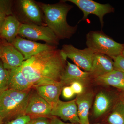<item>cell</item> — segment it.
Masks as SVG:
<instances>
[{
	"mask_svg": "<svg viewBox=\"0 0 124 124\" xmlns=\"http://www.w3.org/2000/svg\"><path fill=\"white\" fill-rule=\"evenodd\" d=\"M67 58L61 50L43 51L24 61L21 71L33 87L60 82Z\"/></svg>",
	"mask_w": 124,
	"mask_h": 124,
	"instance_id": "1",
	"label": "cell"
},
{
	"mask_svg": "<svg viewBox=\"0 0 124 124\" xmlns=\"http://www.w3.org/2000/svg\"><path fill=\"white\" fill-rule=\"evenodd\" d=\"M44 14L45 23L60 39H69L76 33L78 25L70 26L67 20V14L73 6L64 0L50 4L37 2Z\"/></svg>",
	"mask_w": 124,
	"mask_h": 124,
	"instance_id": "2",
	"label": "cell"
},
{
	"mask_svg": "<svg viewBox=\"0 0 124 124\" xmlns=\"http://www.w3.org/2000/svg\"><path fill=\"white\" fill-rule=\"evenodd\" d=\"M31 90L17 91L8 89L0 95V114L4 120H13L25 115Z\"/></svg>",
	"mask_w": 124,
	"mask_h": 124,
	"instance_id": "3",
	"label": "cell"
},
{
	"mask_svg": "<svg viewBox=\"0 0 124 124\" xmlns=\"http://www.w3.org/2000/svg\"><path fill=\"white\" fill-rule=\"evenodd\" d=\"M87 48L95 53L105 54L112 58L122 54L124 44L116 42L102 31H91L86 36Z\"/></svg>",
	"mask_w": 124,
	"mask_h": 124,
	"instance_id": "4",
	"label": "cell"
},
{
	"mask_svg": "<svg viewBox=\"0 0 124 124\" xmlns=\"http://www.w3.org/2000/svg\"><path fill=\"white\" fill-rule=\"evenodd\" d=\"M17 17L22 24L46 26L44 14L37 2L32 0L17 1Z\"/></svg>",
	"mask_w": 124,
	"mask_h": 124,
	"instance_id": "5",
	"label": "cell"
},
{
	"mask_svg": "<svg viewBox=\"0 0 124 124\" xmlns=\"http://www.w3.org/2000/svg\"><path fill=\"white\" fill-rule=\"evenodd\" d=\"M18 35L32 40H41L46 44L57 46L59 40L48 27L34 24H22Z\"/></svg>",
	"mask_w": 124,
	"mask_h": 124,
	"instance_id": "6",
	"label": "cell"
},
{
	"mask_svg": "<svg viewBox=\"0 0 124 124\" xmlns=\"http://www.w3.org/2000/svg\"><path fill=\"white\" fill-rule=\"evenodd\" d=\"M76 5L82 11L83 17L79 22L86 20L90 14L99 18L101 27L104 26L103 17L106 14L114 13L115 9L109 4H101L92 0H66Z\"/></svg>",
	"mask_w": 124,
	"mask_h": 124,
	"instance_id": "7",
	"label": "cell"
},
{
	"mask_svg": "<svg viewBox=\"0 0 124 124\" xmlns=\"http://www.w3.org/2000/svg\"><path fill=\"white\" fill-rule=\"evenodd\" d=\"M61 50L67 58L72 60L78 67L85 71H90L94 55L90 49L87 48L79 49L72 45L65 44L62 46Z\"/></svg>",
	"mask_w": 124,
	"mask_h": 124,
	"instance_id": "8",
	"label": "cell"
},
{
	"mask_svg": "<svg viewBox=\"0 0 124 124\" xmlns=\"http://www.w3.org/2000/svg\"><path fill=\"white\" fill-rule=\"evenodd\" d=\"M11 44L22 54L24 61L43 51L56 49L57 48L56 46L38 43L18 36Z\"/></svg>",
	"mask_w": 124,
	"mask_h": 124,
	"instance_id": "9",
	"label": "cell"
},
{
	"mask_svg": "<svg viewBox=\"0 0 124 124\" xmlns=\"http://www.w3.org/2000/svg\"><path fill=\"white\" fill-rule=\"evenodd\" d=\"M52 107L37 93H31L25 111V115L31 119L44 117L50 119Z\"/></svg>",
	"mask_w": 124,
	"mask_h": 124,
	"instance_id": "10",
	"label": "cell"
},
{
	"mask_svg": "<svg viewBox=\"0 0 124 124\" xmlns=\"http://www.w3.org/2000/svg\"><path fill=\"white\" fill-rule=\"evenodd\" d=\"M51 115L52 116L60 117L64 121L80 124L76 99L67 102L59 100L52 108Z\"/></svg>",
	"mask_w": 124,
	"mask_h": 124,
	"instance_id": "11",
	"label": "cell"
},
{
	"mask_svg": "<svg viewBox=\"0 0 124 124\" xmlns=\"http://www.w3.org/2000/svg\"><path fill=\"white\" fill-rule=\"evenodd\" d=\"M0 58L4 67L8 70L22 66L24 61L21 53L9 43L0 46Z\"/></svg>",
	"mask_w": 124,
	"mask_h": 124,
	"instance_id": "12",
	"label": "cell"
},
{
	"mask_svg": "<svg viewBox=\"0 0 124 124\" xmlns=\"http://www.w3.org/2000/svg\"><path fill=\"white\" fill-rule=\"evenodd\" d=\"M90 77L89 72L81 70L75 64L67 61L66 66L60 78V82L63 87L68 86L75 81L84 84Z\"/></svg>",
	"mask_w": 124,
	"mask_h": 124,
	"instance_id": "13",
	"label": "cell"
},
{
	"mask_svg": "<svg viewBox=\"0 0 124 124\" xmlns=\"http://www.w3.org/2000/svg\"><path fill=\"white\" fill-rule=\"evenodd\" d=\"M114 70V62L111 58L103 54H94L93 64L89 72L91 77L95 78Z\"/></svg>",
	"mask_w": 124,
	"mask_h": 124,
	"instance_id": "14",
	"label": "cell"
},
{
	"mask_svg": "<svg viewBox=\"0 0 124 124\" xmlns=\"http://www.w3.org/2000/svg\"><path fill=\"white\" fill-rule=\"evenodd\" d=\"M36 92L51 107L58 102L63 86L60 82L33 86Z\"/></svg>",
	"mask_w": 124,
	"mask_h": 124,
	"instance_id": "15",
	"label": "cell"
},
{
	"mask_svg": "<svg viewBox=\"0 0 124 124\" xmlns=\"http://www.w3.org/2000/svg\"><path fill=\"white\" fill-rule=\"evenodd\" d=\"M21 24L14 15L8 16L0 30V36L11 44L18 35Z\"/></svg>",
	"mask_w": 124,
	"mask_h": 124,
	"instance_id": "16",
	"label": "cell"
},
{
	"mask_svg": "<svg viewBox=\"0 0 124 124\" xmlns=\"http://www.w3.org/2000/svg\"><path fill=\"white\" fill-rule=\"evenodd\" d=\"M91 92L82 93L76 98L78 115L80 124H90L89 114L93 99Z\"/></svg>",
	"mask_w": 124,
	"mask_h": 124,
	"instance_id": "17",
	"label": "cell"
},
{
	"mask_svg": "<svg viewBox=\"0 0 124 124\" xmlns=\"http://www.w3.org/2000/svg\"><path fill=\"white\" fill-rule=\"evenodd\" d=\"M32 87V85L22 73L20 67L10 70L8 89L23 91L31 89Z\"/></svg>",
	"mask_w": 124,
	"mask_h": 124,
	"instance_id": "18",
	"label": "cell"
},
{
	"mask_svg": "<svg viewBox=\"0 0 124 124\" xmlns=\"http://www.w3.org/2000/svg\"><path fill=\"white\" fill-rule=\"evenodd\" d=\"M95 78L97 82L102 84L124 90V73L120 71L114 70L107 74Z\"/></svg>",
	"mask_w": 124,
	"mask_h": 124,
	"instance_id": "19",
	"label": "cell"
},
{
	"mask_svg": "<svg viewBox=\"0 0 124 124\" xmlns=\"http://www.w3.org/2000/svg\"><path fill=\"white\" fill-rule=\"evenodd\" d=\"M112 100L110 95L105 92L101 91L95 98L93 107V115L98 118L106 113L111 106Z\"/></svg>",
	"mask_w": 124,
	"mask_h": 124,
	"instance_id": "20",
	"label": "cell"
},
{
	"mask_svg": "<svg viewBox=\"0 0 124 124\" xmlns=\"http://www.w3.org/2000/svg\"><path fill=\"white\" fill-rule=\"evenodd\" d=\"M107 121L108 124H124V105L122 101L116 103Z\"/></svg>",
	"mask_w": 124,
	"mask_h": 124,
	"instance_id": "21",
	"label": "cell"
},
{
	"mask_svg": "<svg viewBox=\"0 0 124 124\" xmlns=\"http://www.w3.org/2000/svg\"><path fill=\"white\" fill-rule=\"evenodd\" d=\"M10 70L4 67L0 61V95L8 89Z\"/></svg>",
	"mask_w": 124,
	"mask_h": 124,
	"instance_id": "22",
	"label": "cell"
},
{
	"mask_svg": "<svg viewBox=\"0 0 124 124\" xmlns=\"http://www.w3.org/2000/svg\"><path fill=\"white\" fill-rule=\"evenodd\" d=\"M112 59L114 62V70L124 73V57L120 55Z\"/></svg>",
	"mask_w": 124,
	"mask_h": 124,
	"instance_id": "23",
	"label": "cell"
},
{
	"mask_svg": "<svg viewBox=\"0 0 124 124\" xmlns=\"http://www.w3.org/2000/svg\"><path fill=\"white\" fill-rule=\"evenodd\" d=\"M31 120L29 116L23 115L8 121L6 124H28Z\"/></svg>",
	"mask_w": 124,
	"mask_h": 124,
	"instance_id": "24",
	"label": "cell"
},
{
	"mask_svg": "<svg viewBox=\"0 0 124 124\" xmlns=\"http://www.w3.org/2000/svg\"><path fill=\"white\" fill-rule=\"evenodd\" d=\"M11 2L10 1L0 0V11L6 15H11Z\"/></svg>",
	"mask_w": 124,
	"mask_h": 124,
	"instance_id": "25",
	"label": "cell"
},
{
	"mask_svg": "<svg viewBox=\"0 0 124 124\" xmlns=\"http://www.w3.org/2000/svg\"><path fill=\"white\" fill-rule=\"evenodd\" d=\"M71 88L75 93V94L78 95L81 94L84 91V86L83 84L78 81H75L72 82L70 85Z\"/></svg>",
	"mask_w": 124,
	"mask_h": 124,
	"instance_id": "26",
	"label": "cell"
},
{
	"mask_svg": "<svg viewBox=\"0 0 124 124\" xmlns=\"http://www.w3.org/2000/svg\"><path fill=\"white\" fill-rule=\"evenodd\" d=\"M62 91L63 96L66 99H70L73 97L75 94L70 85L64 86Z\"/></svg>",
	"mask_w": 124,
	"mask_h": 124,
	"instance_id": "27",
	"label": "cell"
},
{
	"mask_svg": "<svg viewBox=\"0 0 124 124\" xmlns=\"http://www.w3.org/2000/svg\"><path fill=\"white\" fill-rule=\"evenodd\" d=\"M28 124H51L50 119L47 117H41L31 119Z\"/></svg>",
	"mask_w": 124,
	"mask_h": 124,
	"instance_id": "28",
	"label": "cell"
},
{
	"mask_svg": "<svg viewBox=\"0 0 124 124\" xmlns=\"http://www.w3.org/2000/svg\"><path fill=\"white\" fill-rule=\"evenodd\" d=\"M49 119L51 124H80L71 123H66L62 121L57 117L54 116H52Z\"/></svg>",
	"mask_w": 124,
	"mask_h": 124,
	"instance_id": "29",
	"label": "cell"
},
{
	"mask_svg": "<svg viewBox=\"0 0 124 124\" xmlns=\"http://www.w3.org/2000/svg\"><path fill=\"white\" fill-rule=\"evenodd\" d=\"M6 17L7 16L5 14L0 11V30Z\"/></svg>",
	"mask_w": 124,
	"mask_h": 124,
	"instance_id": "30",
	"label": "cell"
},
{
	"mask_svg": "<svg viewBox=\"0 0 124 124\" xmlns=\"http://www.w3.org/2000/svg\"><path fill=\"white\" fill-rule=\"evenodd\" d=\"M4 120L0 114V124H3Z\"/></svg>",
	"mask_w": 124,
	"mask_h": 124,
	"instance_id": "31",
	"label": "cell"
},
{
	"mask_svg": "<svg viewBox=\"0 0 124 124\" xmlns=\"http://www.w3.org/2000/svg\"><path fill=\"white\" fill-rule=\"evenodd\" d=\"M124 48H123V50H122V54H121V55H122V56L124 57Z\"/></svg>",
	"mask_w": 124,
	"mask_h": 124,
	"instance_id": "32",
	"label": "cell"
},
{
	"mask_svg": "<svg viewBox=\"0 0 124 124\" xmlns=\"http://www.w3.org/2000/svg\"><path fill=\"white\" fill-rule=\"evenodd\" d=\"M123 98H122V103H123V104H124V94L123 95V97H122Z\"/></svg>",
	"mask_w": 124,
	"mask_h": 124,
	"instance_id": "33",
	"label": "cell"
},
{
	"mask_svg": "<svg viewBox=\"0 0 124 124\" xmlns=\"http://www.w3.org/2000/svg\"></svg>",
	"mask_w": 124,
	"mask_h": 124,
	"instance_id": "34",
	"label": "cell"
}]
</instances>
